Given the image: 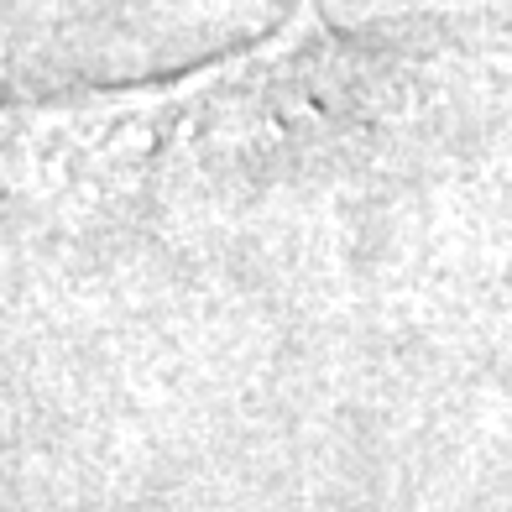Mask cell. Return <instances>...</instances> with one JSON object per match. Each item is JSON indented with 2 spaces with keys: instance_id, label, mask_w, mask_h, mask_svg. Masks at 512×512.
Instances as JSON below:
<instances>
[{
  "instance_id": "1",
  "label": "cell",
  "mask_w": 512,
  "mask_h": 512,
  "mask_svg": "<svg viewBox=\"0 0 512 512\" xmlns=\"http://www.w3.org/2000/svg\"><path fill=\"white\" fill-rule=\"evenodd\" d=\"M413 48L398 27L340 32L319 0H293L288 21L241 53L173 79L95 89L27 105V152L58 189L89 199H147V189L230 183L298 152L345 147L398 110Z\"/></svg>"
}]
</instances>
